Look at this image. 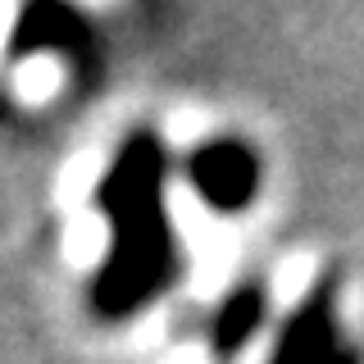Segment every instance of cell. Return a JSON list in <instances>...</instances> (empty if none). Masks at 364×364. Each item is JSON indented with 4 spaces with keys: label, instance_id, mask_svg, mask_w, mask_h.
<instances>
[{
    "label": "cell",
    "instance_id": "cell-1",
    "mask_svg": "<svg viewBox=\"0 0 364 364\" xmlns=\"http://www.w3.org/2000/svg\"><path fill=\"white\" fill-rule=\"evenodd\" d=\"M96 200L109 219V259L91 282V305L105 318H128L151 305L178 273V242L164 214L159 136L132 132L119 146Z\"/></svg>",
    "mask_w": 364,
    "mask_h": 364
},
{
    "label": "cell",
    "instance_id": "cell-2",
    "mask_svg": "<svg viewBox=\"0 0 364 364\" xmlns=\"http://www.w3.org/2000/svg\"><path fill=\"white\" fill-rule=\"evenodd\" d=\"M187 173H191V187L200 191V200L210 205V210H223V214L246 210L259 191V159L246 141H237V136H214V141H205L200 151L187 159Z\"/></svg>",
    "mask_w": 364,
    "mask_h": 364
},
{
    "label": "cell",
    "instance_id": "cell-3",
    "mask_svg": "<svg viewBox=\"0 0 364 364\" xmlns=\"http://www.w3.org/2000/svg\"><path fill=\"white\" fill-rule=\"evenodd\" d=\"M269 364H360L355 350H346L333 333V287H314L310 301L287 318Z\"/></svg>",
    "mask_w": 364,
    "mask_h": 364
},
{
    "label": "cell",
    "instance_id": "cell-4",
    "mask_svg": "<svg viewBox=\"0 0 364 364\" xmlns=\"http://www.w3.org/2000/svg\"><path fill=\"white\" fill-rule=\"evenodd\" d=\"M259 323H264V287H259V282H242V287H232V296L214 310L210 346L219 350V355H232V350H242L246 341L255 337Z\"/></svg>",
    "mask_w": 364,
    "mask_h": 364
},
{
    "label": "cell",
    "instance_id": "cell-5",
    "mask_svg": "<svg viewBox=\"0 0 364 364\" xmlns=\"http://www.w3.org/2000/svg\"><path fill=\"white\" fill-rule=\"evenodd\" d=\"M82 37V23L60 0H37L18 23V50H73Z\"/></svg>",
    "mask_w": 364,
    "mask_h": 364
}]
</instances>
